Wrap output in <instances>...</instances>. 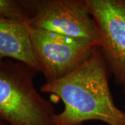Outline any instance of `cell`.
Here are the masks:
<instances>
[{"instance_id": "8992f818", "label": "cell", "mask_w": 125, "mask_h": 125, "mask_svg": "<svg viewBox=\"0 0 125 125\" xmlns=\"http://www.w3.org/2000/svg\"><path fill=\"white\" fill-rule=\"evenodd\" d=\"M4 59L22 62L42 72L26 22L0 18V61Z\"/></svg>"}, {"instance_id": "6da1fadb", "label": "cell", "mask_w": 125, "mask_h": 125, "mask_svg": "<svg viewBox=\"0 0 125 125\" xmlns=\"http://www.w3.org/2000/svg\"><path fill=\"white\" fill-rule=\"evenodd\" d=\"M109 68L99 46L87 60L69 74L41 86L64 103L55 116L56 125H82L97 120L108 125H125V111L116 106L108 83Z\"/></svg>"}, {"instance_id": "52a82bcc", "label": "cell", "mask_w": 125, "mask_h": 125, "mask_svg": "<svg viewBox=\"0 0 125 125\" xmlns=\"http://www.w3.org/2000/svg\"><path fill=\"white\" fill-rule=\"evenodd\" d=\"M31 15L29 0H0V18L26 22Z\"/></svg>"}, {"instance_id": "7a4b0ae2", "label": "cell", "mask_w": 125, "mask_h": 125, "mask_svg": "<svg viewBox=\"0 0 125 125\" xmlns=\"http://www.w3.org/2000/svg\"><path fill=\"white\" fill-rule=\"evenodd\" d=\"M38 72L11 59L0 61V119L9 125H56L52 102L34 85Z\"/></svg>"}, {"instance_id": "277c9868", "label": "cell", "mask_w": 125, "mask_h": 125, "mask_svg": "<svg viewBox=\"0 0 125 125\" xmlns=\"http://www.w3.org/2000/svg\"><path fill=\"white\" fill-rule=\"evenodd\" d=\"M32 27L84 38L99 45V34L85 0H29Z\"/></svg>"}, {"instance_id": "ba28073f", "label": "cell", "mask_w": 125, "mask_h": 125, "mask_svg": "<svg viewBox=\"0 0 125 125\" xmlns=\"http://www.w3.org/2000/svg\"><path fill=\"white\" fill-rule=\"evenodd\" d=\"M0 125H8V124L6 123L4 121L1 120L0 119Z\"/></svg>"}, {"instance_id": "3957f363", "label": "cell", "mask_w": 125, "mask_h": 125, "mask_svg": "<svg viewBox=\"0 0 125 125\" xmlns=\"http://www.w3.org/2000/svg\"><path fill=\"white\" fill-rule=\"evenodd\" d=\"M27 27L46 82L59 79L74 71L97 45L84 38L64 36L29 24Z\"/></svg>"}, {"instance_id": "5b68a950", "label": "cell", "mask_w": 125, "mask_h": 125, "mask_svg": "<svg viewBox=\"0 0 125 125\" xmlns=\"http://www.w3.org/2000/svg\"><path fill=\"white\" fill-rule=\"evenodd\" d=\"M85 1L97 29L99 46L125 94V0Z\"/></svg>"}]
</instances>
